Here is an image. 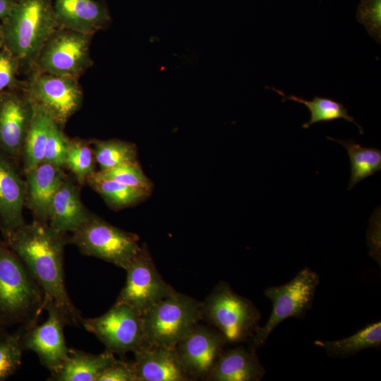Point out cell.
I'll list each match as a JSON object with an SVG mask.
<instances>
[{"instance_id":"27","label":"cell","mask_w":381,"mask_h":381,"mask_svg":"<svg viewBox=\"0 0 381 381\" xmlns=\"http://www.w3.org/2000/svg\"><path fill=\"white\" fill-rule=\"evenodd\" d=\"M99 171H107L126 162L136 161L135 144L119 139L90 140Z\"/></svg>"},{"instance_id":"36","label":"cell","mask_w":381,"mask_h":381,"mask_svg":"<svg viewBox=\"0 0 381 381\" xmlns=\"http://www.w3.org/2000/svg\"><path fill=\"white\" fill-rule=\"evenodd\" d=\"M4 40L3 28H2V25L0 23V50L4 47Z\"/></svg>"},{"instance_id":"24","label":"cell","mask_w":381,"mask_h":381,"mask_svg":"<svg viewBox=\"0 0 381 381\" xmlns=\"http://www.w3.org/2000/svg\"><path fill=\"white\" fill-rule=\"evenodd\" d=\"M86 183L114 210L133 206L144 200L150 193L104 177L97 171L90 175Z\"/></svg>"},{"instance_id":"19","label":"cell","mask_w":381,"mask_h":381,"mask_svg":"<svg viewBox=\"0 0 381 381\" xmlns=\"http://www.w3.org/2000/svg\"><path fill=\"white\" fill-rule=\"evenodd\" d=\"M79 186L73 176L66 175L53 197L48 222L60 233L73 232L92 214L81 200Z\"/></svg>"},{"instance_id":"17","label":"cell","mask_w":381,"mask_h":381,"mask_svg":"<svg viewBox=\"0 0 381 381\" xmlns=\"http://www.w3.org/2000/svg\"><path fill=\"white\" fill-rule=\"evenodd\" d=\"M133 353L136 381H190L174 347L143 345Z\"/></svg>"},{"instance_id":"26","label":"cell","mask_w":381,"mask_h":381,"mask_svg":"<svg viewBox=\"0 0 381 381\" xmlns=\"http://www.w3.org/2000/svg\"><path fill=\"white\" fill-rule=\"evenodd\" d=\"M272 90L284 97L282 102L286 99L292 100L304 104L308 109L310 119L302 125L303 128H308L311 125L318 122H330L343 119L357 126L360 133H363L362 127L348 114L347 109L344 104L339 102L329 97L318 96H315L312 100H307L296 95L286 96L283 91L274 87H272Z\"/></svg>"},{"instance_id":"18","label":"cell","mask_w":381,"mask_h":381,"mask_svg":"<svg viewBox=\"0 0 381 381\" xmlns=\"http://www.w3.org/2000/svg\"><path fill=\"white\" fill-rule=\"evenodd\" d=\"M25 206L37 221L47 223L52 200L66 177L61 167L42 161L25 174Z\"/></svg>"},{"instance_id":"4","label":"cell","mask_w":381,"mask_h":381,"mask_svg":"<svg viewBox=\"0 0 381 381\" xmlns=\"http://www.w3.org/2000/svg\"><path fill=\"white\" fill-rule=\"evenodd\" d=\"M201 302L202 321L219 332L227 344L247 341L260 327L258 308L227 282H219Z\"/></svg>"},{"instance_id":"31","label":"cell","mask_w":381,"mask_h":381,"mask_svg":"<svg viewBox=\"0 0 381 381\" xmlns=\"http://www.w3.org/2000/svg\"><path fill=\"white\" fill-rule=\"evenodd\" d=\"M69 138L55 122L51 126L47 140L43 161L59 167L65 165Z\"/></svg>"},{"instance_id":"11","label":"cell","mask_w":381,"mask_h":381,"mask_svg":"<svg viewBox=\"0 0 381 381\" xmlns=\"http://www.w3.org/2000/svg\"><path fill=\"white\" fill-rule=\"evenodd\" d=\"M82 324L114 354L133 352L144 344L141 315L123 304L115 303L104 314L83 319Z\"/></svg>"},{"instance_id":"20","label":"cell","mask_w":381,"mask_h":381,"mask_svg":"<svg viewBox=\"0 0 381 381\" xmlns=\"http://www.w3.org/2000/svg\"><path fill=\"white\" fill-rule=\"evenodd\" d=\"M265 373L256 351L239 345L224 350L207 380L260 381Z\"/></svg>"},{"instance_id":"10","label":"cell","mask_w":381,"mask_h":381,"mask_svg":"<svg viewBox=\"0 0 381 381\" xmlns=\"http://www.w3.org/2000/svg\"><path fill=\"white\" fill-rule=\"evenodd\" d=\"M125 270L126 283L115 303L128 306L140 315L176 291L162 277L145 243Z\"/></svg>"},{"instance_id":"12","label":"cell","mask_w":381,"mask_h":381,"mask_svg":"<svg viewBox=\"0 0 381 381\" xmlns=\"http://www.w3.org/2000/svg\"><path fill=\"white\" fill-rule=\"evenodd\" d=\"M226 344L216 329L199 322L174 348L190 380H207Z\"/></svg>"},{"instance_id":"1","label":"cell","mask_w":381,"mask_h":381,"mask_svg":"<svg viewBox=\"0 0 381 381\" xmlns=\"http://www.w3.org/2000/svg\"><path fill=\"white\" fill-rule=\"evenodd\" d=\"M4 241L18 255L40 285L44 309L54 308L66 325H78L83 318L66 290L64 270L65 234L47 223L34 220L3 234Z\"/></svg>"},{"instance_id":"8","label":"cell","mask_w":381,"mask_h":381,"mask_svg":"<svg viewBox=\"0 0 381 381\" xmlns=\"http://www.w3.org/2000/svg\"><path fill=\"white\" fill-rule=\"evenodd\" d=\"M92 37L57 28L43 44L32 70L78 79L93 64Z\"/></svg>"},{"instance_id":"14","label":"cell","mask_w":381,"mask_h":381,"mask_svg":"<svg viewBox=\"0 0 381 381\" xmlns=\"http://www.w3.org/2000/svg\"><path fill=\"white\" fill-rule=\"evenodd\" d=\"M47 320L42 325L25 329L22 332L21 348L35 352L40 363L51 372L56 370L67 358L69 348L64 334L66 325L54 308L46 309Z\"/></svg>"},{"instance_id":"2","label":"cell","mask_w":381,"mask_h":381,"mask_svg":"<svg viewBox=\"0 0 381 381\" xmlns=\"http://www.w3.org/2000/svg\"><path fill=\"white\" fill-rule=\"evenodd\" d=\"M42 310L40 285L6 241H0V323L30 328L37 325Z\"/></svg>"},{"instance_id":"28","label":"cell","mask_w":381,"mask_h":381,"mask_svg":"<svg viewBox=\"0 0 381 381\" xmlns=\"http://www.w3.org/2000/svg\"><path fill=\"white\" fill-rule=\"evenodd\" d=\"M95 159L90 140L72 138L68 140L65 165L77 182L83 186L95 171Z\"/></svg>"},{"instance_id":"35","label":"cell","mask_w":381,"mask_h":381,"mask_svg":"<svg viewBox=\"0 0 381 381\" xmlns=\"http://www.w3.org/2000/svg\"><path fill=\"white\" fill-rule=\"evenodd\" d=\"M16 0H0V20L4 19L11 11Z\"/></svg>"},{"instance_id":"13","label":"cell","mask_w":381,"mask_h":381,"mask_svg":"<svg viewBox=\"0 0 381 381\" xmlns=\"http://www.w3.org/2000/svg\"><path fill=\"white\" fill-rule=\"evenodd\" d=\"M33 106L23 85L0 93V152L17 164L22 158Z\"/></svg>"},{"instance_id":"23","label":"cell","mask_w":381,"mask_h":381,"mask_svg":"<svg viewBox=\"0 0 381 381\" xmlns=\"http://www.w3.org/2000/svg\"><path fill=\"white\" fill-rule=\"evenodd\" d=\"M32 106V117L22 152L24 174L43 161L47 140L54 122L41 107L34 103Z\"/></svg>"},{"instance_id":"7","label":"cell","mask_w":381,"mask_h":381,"mask_svg":"<svg viewBox=\"0 0 381 381\" xmlns=\"http://www.w3.org/2000/svg\"><path fill=\"white\" fill-rule=\"evenodd\" d=\"M68 243L76 246L83 255L101 259L124 270L141 247L138 235L116 227L93 213L72 232Z\"/></svg>"},{"instance_id":"25","label":"cell","mask_w":381,"mask_h":381,"mask_svg":"<svg viewBox=\"0 0 381 381\" xmlns=\"http://www.w3.org/2000/svg\"><path fill=\"white\" fill-rule=\"evenodd\" d=\"M327 138L340 143L347 150L351 163V177L348 190L381 169L380 150L363 147L354 140H337L329 136Z\"/></svg>"},{"instance_id":"33","label":"cell","mask_w":381,"mask_h":381,"mask_svg":"<svg viewBox=\"0 0 381 381\" xmlns=\"http://www.w3.org/2000/svg\"><path fill=\"white\" fill-rule=\"evenodd\" d=\"M20 68L17 58L4 46L0 50V93L23 86L17 78Z\"/></svg>"},{"instance_id":"34","label":"cell","mask_w":381,"mask_h":381,"mask_svg":"<svg viewBox=\"0 0 381 381\" xmlns=\"http://www.w3.org/2000/svg\"><path fill=\"white\" fill-rule=\"evenodd\" d=\"M97 381H136L133 363L116 360L100 374Z\"/></svg>"},{"instance_id":"22","label":"cell","mask_w":381,"mask_h":381,"mask_svg":"<svg viewBox=\"0 0 381 381\" xmlns=\"http://www.w3.org/2000/svg\"><path fill=\"white\" fill-rule=\"evenodd\" d=\"M314 344L333 358L351 356L367 349L380 350L381 322H370L348 337L332 341L316 340Z\"/></svg>"},{"instance_id":"30","label":"cell","mask_w":381,"mask_h":381,"mask_svg":"<svg viewBox=\"0 0 381 381\" xmlns=\"http://www.w3.org/2000/svg\"><path fill=\"white\" fill-rule=\"evenodd\" d=\"M101 176L124 185L150 193L152 182L145 175L137 160L126 162L107 171H97Z\"/></svg>"},{"instance_id":"5","label":"cell","mask_w":381,"mask_h":381,"mask_svg":"<svg viewBox=\"0 0 381 381\" xmlns=\"http://www.w3.org/2000/svg\"><path fill=\"white\" fill-rule=\"evenodd\" d=\"M141 316L143 345L174 347L202 320V302L175 291Z\"/></svg>"},{"instance_id":"3","label":"cell","mask_w":381,"mask_h":381,"mask_svg":"<svg viewBox=\"0 0 381 381\" xmlns=\"http://www.w3.org/2000/svg\"><path fill=\"white\" fill-rule=\"evenodd\" d=\"M1 25L4 47L20 68L32 69L43 44L57 28L52 0H16Z\"/></svg>"},{"instance_id":"21","label":"cell","mask_w":381,"mask_h":381,"mask_svg":"<svg viewBox=\"0 0 381 381\" xmlns=\"http://www.w3.org/2000/svg\"><path fill=\"white\" fill-rule=\"evenodd\" d=\"M117 359L109 350L92 354L69 349L67 358L56 370L51 372L49 380L97 381L100 374Z\"/></svg>"},{"instance_id":"37","label":"cell","mask_w":381,"mask_h":381,"mask_svg":"<svg viewBox=\"0 0 381 381\" xmlns=\"http://www.w3.org/2000/svg\"><path fill=\"white\" fill-rule=\"evenodd\" d=\"M5 327L0 323V339L6 334Z\"/></svg>"},{"instance_id":"9","label":"cell","mask_w":381,"mask_h":381,"mask_svg":"<svg viewBox=\"0 0 381 381\" xmlns=\"http://www.w3.org/2000/svg\"><path fill=\"white\" fill-rule=\"evenodd\" d=\"M23 89L32 102L44 109L62 129L83 103L78 79L71 77L33 71Z\"/></svg>"},{"instance_id":"29","label":"cell","mask_w":381,"mask_h":381,"mask_svg":"<svg viewBox=\"0 0 381 381\" xmlns=\"http://www.w3.org/2000/svg\"><path fill=\"white\" fill-rule=\"evenodd\" d=\"M22 332L6 333L0 339V381L11 376L20 365Z\"/></svg>"},{"instance_id":"32","label":"cell","mask_w":381,"mask_h":381,"mask_svg":"<svg viewBox=\"0 0 381 381\" xmlns=\"http://www.w3.org/2000/svg\"><path fill=\"white\" fill-rule=\"evenodd\" d=\"M358 21L378 43L381 42V0H361L356 12Z\"/></svg>"},{"instance_id":"6","label":"cell","mask_w":381,"mask_h":381,"mask_svg":"<svg viewBox=\"0 0 381 381\" xmlns=\"http://www.w3.org/2000/svg\"><path fill=\"white\" fill-rule=\"evenodd\" d=\"M319 283L318 274L305 267L287 283L265 289L264 295L272 303V311L266 323L247 341L248 347L255 351L262 347L286 319L304 318L312 307Z\"/></svg>"},{"instance_id":"15","label":"cell","mask_w":381,"mask_h":381,"mask_svg":"<svg viewBox=\"0 0 381 381\" xmlns=\"http://www.w3.org/2000/svg\"><path fill=\"white\" fill-rule=\"evenodd\" d=\"M57 28L94 35L107 28L111 18L107 4L97 0H52Z\"/></svg>"},{"instance_id":"16","label":"cell","mask_w":381,"mask_h":381,"mask_svg":"<svg viewBox=\"0 0 381 381\" xmlns=\"http://www.w3.org/2000/svg\"><path fill=\"white\" fill-rule=\"evenodd\" d=\"M26 193L25 180L18 164L0 152V229L8 233L25 222L23 216Z\"/></svg>"}]
</instances>
